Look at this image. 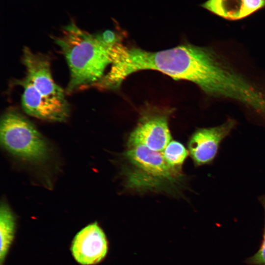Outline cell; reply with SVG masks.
<instances>
[{"instance_id": "cell-4", "label": "cell", "mask_w": 265, "mask_h": 265, "mask_svg": "<svg viewBox=\"0 0 265 265\" xmlns=\"http://www.w3.org/2000/svg\"><path fill=\"white\" fill-rule=\"evenodd\" d=\"M164 151L127 143L123 169L126 186L138 192H179L184 175L182 170L173 168L167 163Z\"/></svg>"}, {"instance_id": "cell-13", "label": "cell", "mask_w": 265, "mask_h": 265, "mask_svg": "<svg viewBox=\"0 0 265 265\" xmlns=\"http://www.w3.org/2000/svg\"><path fill=\"white\" fill-rule=\"evenodd\" d=\"M261 202L263 203L264 207L265 209V197H264L263 198H262Z\"/></svg>"}, {"instance_id": "cell-9", "label": "cell", "mask_w": 265, "mask_h": 265, "mask_svg": "<svg viewBox=\"0 0 265 265\" xmlns=\"http://www.w3.org/2000/svg\"><path fill=\"white\" fill-rule=\"evenodd\" d=\"M201 6L221 18L235 21L265 8V0H208Z\"/></svg>"}, {"instance_id": "cell-2", "label": "cell", "mask_w": 265, "mask_h": 265, "mask_svg": "<svg viewBox=\"0 0 265 265\" xmlns=\"http://www.w3.org/2000/svg\"><path fill=\"white\" fill-rule=\"evenodd\" d=\"M55 41L70 71L66 93L98 88L106 75V69L109 65L111 67L112 51L115 44L107 43L99 34H90L74 23L65 27Z\"/></svg>"}, {"instance_id": "cell-8", "label": "cell", "mask_w": 265, "mask_h": 265, "mask_svg": "<svg viewBox=\"0 0 265 265\" xmlns=\"http://www.w3.org/2000/svg\"><path fill=\"white\" fill-rule=\"evenodd\" d=\"M107 250L106 235L97 222L90 224L80 231L71 247L74 259L82 265L99 263L105 257Z\"/></svg>"}, {"instance_id": "cell-3", "label": "cell", "mask_w": 265, "mask_h": 265, "mask_svg": "<svg viewBox=\"0 0 265 265\" xmlns=\"http://www.w3.org/2000/svg\"><path fill=\"white\" fill-rule=\"evenodd\" d=\"M22 62L25 77L18 80L23 92L21 102L25 112L35 118L62 122L68 118L70 107L63 89L54 81L49 57L25 47Z\"/></svg>"}, {"instance_id": "cell-11", "label": "cell", "mask_w": 265, "mask_h": 265, "mask_svg": "<svg viewBox=\"0 0 265 265\" xmlns=\"http://www.w3.org/2000/svg\"><path fill=\"white\" fill-rule=\"evenodd\" d=\"M189 155L188 150L181 142L172 140L164 151L167 163L172 168L182 170V166Z\"/></svg>"}, {"instance_id": "cell-7", "label": "cell", "mask_w": 265, "mask_h": 265, "mask_svg": "<svg viewBox=\"0 0 265 265\" xmlns=\"http://www.w3.org/2000/svg\"><path fill=\"white\" fill-rule=\"evenodd\" d=\"M168 114L163 112L145 114L131 132L127 143L141 144L163 150L172 140Z\"/></svg>"}, {"instance_id": "cell-12", "label": "cell", "mask_w": 265, "mask_h": 265, "mask_svg": "<svg viewBox=\"0 0 265 265\" xmlns=\"http://www.w3.org/2000/svg\"><path fill=\"white\" fill-rule=\"evenodd\" d=\"M249 262L253 264L265 265V235L260 249L250 258Z\"/></svg>"}, {"instance_id": "cell-6", "label": "cell", "mask_w": 265, "mask_h": 265, "mask_svg": "<svg viewBox=\"0 0 265 265\" xmlns=\"http://www.w3.org/2000/svg\"><path fill=\"white\" fill-rule=\"evenodd\" d=\"M236 121L229 119L221 125L197 130L188 141L189 154L196 166L211 163L223 140L232 132Z\"/></svg>"}, {"instance_id": "cell-1", "label": "cell", "mask_w": 265, "mask_h": 265, "mask_svg": "<svg viewBox=\"0 0 265 265\" xmlns=\"http://www.w3.org/2000/svg\"><path fill=\"white\" fill-rule=\"evenodd\" d=\"M214 53L212 49L189 44L151 52L128 47L119 42L112 49V63L102 87L105 90L117 88L131 74L148 69L159 71L176 80L190 81L202 89Z\"/></svg>"}, {"instance_id": "cell-10", "label": "cell", "mask_w": 265, "mask_h": 265, "mask_svg": "<svg viewBox=\"0 0 265 265\" xmlns=\"http://www.w3.org/2000/svg\"><path fill=\"white\" fill-rule=\"evenodd\" d=\"M15 225V218L10 208L5 202H1L0 209V265H2L14 238Z\"/></svg>"}, {"instance_id": "cell-5", "label": "cell", "mask_w": 265, "mask_h": 265, "mask_svg": "<svg viewBox=\"0 0 265 265\" xmlns=\"http://www.w3.org/2000/svg\"><path fill=\"white\" fill-rule=\"evenodd\" d=\"M0 139L3 148L23 161L41 163L49 160L51 149L35 126L21 113L9 110L2 116Z\"/></svg>"}]
</instances>
